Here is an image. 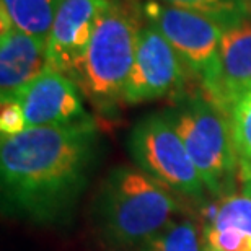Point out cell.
Listing matches in <instances>:
<instances>
[{
	"label": "cell",
	"mask_w": 251,
	"mask_h": 251,
	"mask_svg": "<svg viewBox=\"0 0 251 251\" xmlns=\"http://www.w3.org/2000/svg\"><path fill=\"white\" fill-rule=\"evenodd\" d=\"M251 85V17L224 29L212 78L204 85L205 97L227 113L230 103Z\"/></svg>",
	"instance_id": "cell-10"
},
{
	"label": "cell",
	"mask_w": 251,
	"mask_h": 251,
	"mask_svg": "<svg viewBox=\"0 0 251 251\" xmlns=\"http://www.w3.org/2000/svg\"><path fill=\"white\" fill-rule=\"evenodd\" d=\"M22 104L28 127L72 124L92 119L83 108L78 85L57 70L48 67L15 93Z\"/></svg>",
	"instance_id": "cell-9"
},
{
	"label": "cell",
	"mask_w": 251,
	"mask_h": 251,
	"mask_svg": "<svg viewBox=\"0 0 251 251\" xmlns=\"http://www.w3.org/2000/svg\"><path fill=\"white\" fill-rule=\"evenodd\" d=\"M127 150L137 168L176 194L204 199L207 189L167 111L139 119L129 132Z\"/></svg>",
	"instance_id": "cell-5"
},
{
	"label": "cell",
	"mask_w": 251,
	"mask_h": 251,
	"mask_svg": "<svg viewBox=\"0 0 251 251\" xmlns=\"http://www.w3.org/2000/svg\"><path fill=\"white\" fill-rule=\"evenodd\" d=\"M97 140L93 119L2 137V186L12 207L36 222L67 214L87 184Z\"/></svg>",
	"instance_id": "cell-1"
},
{
	"label": "cell",
	"mask_w": 251,
	"mask_h": 251,
	"mask_svg": "<svg viewBox=\"0 0 251 251\" xmlns=\"http://www.w3.org/2000/svg\"><path fill=\"white\" fill-rule=\"evenodd\" d=\"M202 235L204 251H251V232L238 225L209 222Z\"/></svg>",
	"instance_id": "cell-16"
},
{
	"label": "cell",
	"mask_w": 251,
	"mask_h": 251,
	"mask_svg": "<svg viewBox=\"0 0 251 251\" xmlns=\"http://www.w3.org/2000/svg\"><path fill=\"white\" fill-rule=\"evenodd\" d=\"M111 2H123V0H111Z\"/></svg>",
	"instance_id": "cell-19"
},
{
	"label": "cell",
	"mask_w": 251,
	"mask_h": 251,
	"mask_svg": "<svg viewBox=\"0 0 251 251\" xmlns=\"http://www.w3.org/2000/svg\"><path fill=\"white\" fill-rule=\"evenodd\" d=\"M242 183L251 181V85L240 92L227 109Z\"/></svg>",
	"instance_id": "cell-13"
},
{
	"label": "cell",
	"mask_w": 251,
	"mask_h": 251,
	"mask_svg": "<svg viewBox=\"0 0 251 251\" xmlns=\"http://www.w3.org/2000/svg\"><path fill=\"white\" fill-rule=\"evenodd\" d=\"M178 194L134 167L109 172L95 204V222L111 247L144 245L179 212Z\"/></svg>",
	"instance_id": "cell-2"
},
{
	"label": "cell",
	"mask_w": 251,
	"mask_h": 251,
	"mask_svg": "<svg viewBox=\"0 0 251 251\" xmlns=\"http://www.w3.org/2000/svg\"><path fill=\"white\" fill-rule=\"evenodd\" d=\"M248 8H250V17H251V0H248Z\"/></svg>",
	"instance_id": "cell-18"
},
{
	"label": "cell",
	"mask_w": 251,
	"mask_h": 251,
	"mask_svg": "<svg viewBox=\"0 0 251 251\" xmlns=\"http://www.w3.org/2000/svg\"><path fill=\"white\" fill-rule=\"evenodd\" d=\"M188 70L176 51L152 25L139 29L134 65L124 90V103L137 104L181 92Z\"/></svg>",
	"instance_id": "cell-7"
},
{
	"label": "cell",
	"mask_w": 251,
	"mask_h": 251,
	"mask_svg": "<svg viewBox=\"0 0 251 251\" xmlns=\"http://www.w3.org/2000/svg\"><path fill=\"white\" fill-rule=\"evenodd\" d=\"M26 119L22 104L17 98L2 100V109H0V132L2 137H12L26 129Z\"/></svg>",
	"instance_id": "cell-17"
},
{
	"label": "cell",
	"mask_w": 251,
	"mask_h": 251,
	"mask_svg": "<svg viewBox=\"0 0 251 251\" xmlns=\"http://www.w3.org/2000/svg\"><path fill=\"white\" fill-rule=\"evenodd\" d=\"M139 23L123 2H113L95 28L74 82L95 108L113 113L124 103V90L135 57Z\"/></svg>",
	"instance_id": "cell-4"
},
{
	"label": "cell",
	"mask_w": 251,
	"mask_h": 251,
	"mask_svg": "<svg viewBox=\"0 0 251 251\" xmlns=\"http://www.w3.org/2000/svg\"><path fill=\"white\" fill-rule=\"evenodd\" d=\"M205 189L219 199L237 189L238 160L228 114L201 93L184 95L167 111Z\"/></svg>",
	"instance_id": "cell-3"
},
{
	"label": "cell",
	"mask_w": 251,
	"mask_h": 251,
	"mask_svg": "<svg viewBox=\"0 0 251 251\" xmlns=\"http://www.w3.org/2000/svg\"><path fill=\"white\" fill-rule=\"evenodd\" d=\"M49 67L48 44L15 26L0 36V98L7 100Z\"/></svg>",
	"instance_id": "cell-11"
},
{
	"label": "cell",
	"mask_w": 251,
	"mask_h": 251,
	"mask_svg": "<svg viewBox=\"0 0 251 251\" xmlns=\"http://www.w3.org/2000/svg\"><path fill=\"white\" fill-rule=\"evenodd\" d=\"M153 2L207 15L224 28L233 26L235 23L250 17L248 0H153Z\"/></svg>",
	"instance_id": "cell-15"
},
{
	"label": "cell",
	"mask_w": 251,
	"mask_h": 251,
	"mask_svg": "<svg viewBox=\"0 0 251 251\" xmlns=\"http://www.w3.org/2000/svg\"><path fill=\"white\" fill-rule=\"evenodd\" d=\"M142 13L149 25L172 44L188 72L204 87L214 75L225 28L207 15L153 0L145 3Z\"/></svg>",
	"instance_id": "cell-6"
},
{
	"label": "cell",
	"mask_w": 251,
	"mask_h": 251,
	"mask_svg": "<svg viewBox=\"0 0 251 251\" xmlns=\"http://www.w3.org/2000/svg\"><path fill=\"white\" fill-rule=\"evenodd\" d=\"M57 5L59 0H2V12L17 29L48 44Z\"/></svg>",
	"instance_id": "cell-12"
},
{
	"label": "cell",
	"mask_w": 251,
	"mask_h": 251,
	"mask_svg": "<svg viewBox=\"0 0 251 251\" xmlns=\"http://www.w3.org/2000/svg\"><path fill=\"white\" fill-rule=\"evenodd\" d=\"M140 251H204V235L191 219H173L167 227L140 245Z\"/></svg>",
	"instance_id": "cell-14"
},
{
	"label": "cell",
	"mask_w": 251,
	"mask_h": 251,
	"mask_svg": "<svg viewBox=\"0 0 251 251\" xmlns=\"http://www.w3.org/2000/svg\"><path fill=\"white\" fill-rule=\"evenodd\" d=\"M111 3V0H59L48 41L49 67L75 80L95 28Z\"/></svg>",
	"instance_id": "cell-8"
}]
</instances>
